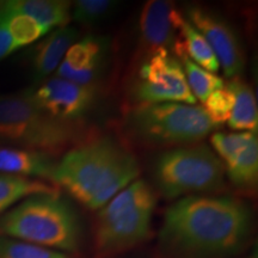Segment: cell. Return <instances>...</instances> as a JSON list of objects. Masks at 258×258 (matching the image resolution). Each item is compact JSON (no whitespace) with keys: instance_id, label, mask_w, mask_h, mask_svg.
<instances>
[{"instance_id":"6da1fadb","label":"cell","mask_w":258,"mask_h":258,"mask_svg":"<svg viewBox=\"0 0 258 258\" xmlns=\"http://www.w3.org/2000/svg\"><path fill=\"white\" fill-rule=\"evenodd\" d=\"M253 214L230 195L180 198L164 213L160 249L170 258H227L249 241Z\"/></svg>"},{"instance_id":"7a4b0ae2","label":"cell","mask_w":258,"mask_h":258,"mask_svg":"<svg viewBox=\"0 0 258 258\" xmlns=\"http://www.w3.org/2000/svg\"><path fill=\"white\" fill-rule=\"evenodd\" d=\"M140 165L129 148L111 135L91 137L63 153L54 184L80 205L99 211L121 190L138 179Z\"/></svg>"},{"instance_id":"3957f363","label":"cell","mask_w":258,"mask_h":258,"mask_svg":"<svg viewBox=\"0 0 258 258\" xmlns=\"http://www.w3.org/2000/svg\"><path fill=\"white\" fill-rule=\"evenodd\" d=\"M0 235L74 252L83 239V224L76 208L59 191L36 194L0 215Z\"/></svg>"},{"instance_id":"277c9868","label":"cell","mask_w":258,"mask_h":258,"mask_svg":"<svg viewBox=\"0 0 258 258\" xmlns=\"http://www.w3.org/2000/svg\"><path fill=\"white\" fill-rule=\"evenodd\" d=\"M90 139L85 124L51 117L23 92L0 95V146L25 148L57 157Z\"/></svg>"},{"instance_id":"5b68a950","label":"cell","mask_w":258,"mask_h":258,"mask_svg":"<svg viewBox=\"0 0 258 258\" xmlns=\"http://www.w3.org/2000/svg\"><path fill=\"white\" fill-rule=\"evenodd\" d=\"M157 206V194L145 179H135L98 211L95 247L110 257L138 246L148 238Z\"/></svg>"},{"instance_id":"8992f818","label":"cell","mask_w":258,"mask_h":258,"mask_svg":"<svg viewBox=\"0 0 258 258\" xmlns=\"http://www.w3.org/2000/svg\"><path fill=\"white\" fill-rule=\"evenodd\" d=\"M218 128L202 106L182 103L133 105L123 118L124 133L146 147L199 144Z\"/></svg>"},{"instance_id":"52a82bcc","label":"cell","mask_w":258,"mask_h":258,"mask_svg":"<svg viewBox=\"0 0 258 258\" xmlns=\"http://www.w3.org/2000/svg\"><path fill=\"white\" fill-rule=\"evenodd\" d=\"M225 176L224 163L206 144L167 150L152 167L156 189L169 200L221 191Z\"/></svg>"},{"instance_id":"ba28073f","label":"cell","mask_w":258,"mask_h":258,"mask_svg":"<svg viewBox=\"0 0 258 258\" xmlns=\"http://www.w3.org/2000/svg\"><path fill=\"white\" fill-rule=\"evenodd\" d=\"M134 105L182 103L196 105L184 71L172 51L165 48L148 53L129 90Z\"/></svg>"},{"instance_id":"9c48e42d","label":"cell","mask_w":258,"mask_h":258,"mask_svg":"<svg viewBox=\"0 0 258 258\" xmlns=\"http://www.w3.org/2000/svg\"><path fill=\"white\" fill-rule=\"evenodd\" d=\"M22 92L51 117L80 124L97 108L101 96L99 86L80 85L59 77H50Z\"/></svg>"},{"instance_id":"30bf717a","label":"cell","mask_w":258,"mask_h":258,"mask_svg":"<svg viewBox=\"0 0 258 258\" xmlns=\"http://www.w3.org/2000/svg\"><path fill=\"white\" fill-rule=\"evenodd\" d=\"M186 19L201 32L224 70L227 78H237L245 66L244 50L233 28L221 16L202 8L189 6Z\"/></svg>"},{"instance_id":"8fae6325","label":"cell","mask_w":258,"mask_h":258,"mask_svg":"<svg viewBox=\"0 0 258 258\" xmlns=\"http://www.w3.org/2000/svg\"><path fill=\"white\" fill-rule=\"evenodd\" d=\"M111 41L103 35H86L67 50L55 77L88 86H99L110 55Z\"/></svg>"},{"instance_id":"7c38bea8","label":"cell","mask_w":258,"mask_h":258,"mask_svg":"<svg viewBox=\"0 0 258 258\" xmlns=\"http://www.w3.org/2000/svg\"><path fill=\"white\" fill-rule=\"evenodd\" d=\"M175 6L170 2L163 0H151L147 2L141 10L139 18V36L140 43L147 54L158 49L165 48L173 50L178 34L172 23V11Z\"/></svg>"},{"instance_id":"4fadbf2b","label":"cell","mask_w":258,"mask_h":258,"mask_svg":"<svg viewBox=\"0 0 258 258\" xmlns=\"http://www.w3.org/2000/svg\"><path fill=\"white\" fill-rule=\"evenodd\" d=\"M79 40V30L72 25L53 29L42 40L38 41L31 54L32 86L38 85L50 78L56 72L70 47Z\"/></svg>"},{"instance_id":"5bb4252c","label":"cell","mask_w":258,"mask_h":258,"mask_svg":"<svg viewBox=\"0 0 258 258\" xmlns=\"http://www.w3.org/2000/svg\"><path fill=\"white\" fill-rule=\"evenodd\" d=\"M59 160L51 154L25 148L0 146V173L23 177V178L50 180L54 183V175Z\"/></svg>"},{"instance_id":"9a60e30c","label":"cell","mask_w":258,"mask_h":258,"mask_svg":"<svg viewBox=\"0 0 258 258\" xmlns=\"http://www.w3.org/2000/svg\"><path fill=\"white\" fill-rule=\"evenodd\" d=\"M0 5L29 16L50 30L70 24L72 4L64 0H8Z\"/></svg>"},{"instance_id":"2e32d148","label":"cell","mask_w":258,"mask_h":258,"mask_svg":"<svg viewBox=\"0 0 258 258\" xmlns=\"http://www.w3.org/2000/svg\"><path fill=\"white\" fill-rule=\"evenodd\" d=\"M171 18L186 56L208 72L217 73L220 70V64L201 32L176 9L172 11Z\"/></svg>"},{"instance_id":"e0dca14e","label":"cell","mask_w":258,"mask_h":258,"mask_svg":"<svg viewBox=\"0 0 258 258\" xmlns=\"http://www.w3.org/2000/svg\"><path fill=\"white\" fill-rule=\"evenodd\" d=\"M227 86L234 96L233 109L227 121L230 128L239 132L257 133L258 109L252 89L239 77L232 79Z\"/></svg>"},{"instance_id":"ac0fdd59","label":"cell","mask_w":258,"mask_h":258,"mask_svg":"<svg viewBox=\"0 0 258 258\" xmlns=\"http://www.w3.org/2000/svg\"><path fill=\"white\" fill-rule=\"evenodd\" d=\"M226 175L235 189L243 194H253L258 183V139L253 137L250 144L233 163L225 166Z\"/></svg>"},{"instance_id":"d6986e66","label":"cell","mask_w":258,"mask_h":258,"mask_svg":"<svg viewBox=\"0 0 258 258\" xmlns=\"http://www.w3.org/2000/svg\"><path fill=\"white\" fill-rule=\"evenodd\" d=\"M56 191V186L43 180L0 173V215L29 196Z\"/></svg>"},{"instance_id":"ffe728a7","label":"cell","mask_w":258,"mask_h":258,"mask_svg":"<svg viewBox=\"0 0 258 258\" xmlns=\"http://www.w3.org/2000/svg\"><path fill=\"white\" fill-rule=\"evenodd\" d=\"M172 53L179 57L178 60L182 64L183 71H184L185 79L190 91L200 102L203 103L212 92L225 86L224 80L220 77L202 69L186 56L179 38L177 40L175 47H173Z\"/></svg>"},{"instance_id":"44dd1931","label":"cell","mask_w":258,"mask_h":258,"mask_svg":"<svg viewBox=\"0 0 258 258\" xmlns=\"http://www.w3.org/2000/svg\"><path fill=\"white\" fill-rule=\"evenodd\" d=\"M0 11L4 15L6 25L14 38L17 49L30 46L35 42L42 40L51 31L50 29L43 27L29 16L11 11L2 5H0Z\"/></svg>"},{"instance_id":"7402d4cb","label":"cell","mask_w":258,"mask_h":258,"mask_svg":"<svg viewBox=\"0 0 258 258\" xmlns=\"http://www.w3.org/2000/svg\"><path fill=\"white\" fill-rule=\"evenodd\" d=\"M117 5L111 0H78L71 9V21L83 27H95L110 17Z\"/></svg>"},{"instance_id":"603a6c76","label":"cell","mask_w":258,"mask_h":258,"mask_svg":"<svg viewBox=\"0 0 258 258\" xmlns=\"http://www.w3.org/2000/svg\"><path fill=\"white\" fill-rule=\"evenodd\" d=\"M257 133L239 132V133H214L211 137L212 150L219 157L225 166L233 163L235 158L245 150Z\"/></svg>"},{"instance_id":"cb8c5ba5","label":"cell","mask_w":258,"mask_h":258,"mask_svg":"<svg viewBox=\"0 0 258 258\" xmlns=\"http://www.w3.org/2000/svg\"><path fill=\"white\" fill-rule=\"evenodd\" d=\"M0 258H72L67 253L0 235Z\"/></svg>"},{"instance_id":"d4e9b609","label":"cell","mask_w":258,"mask_h":258,"mask_svg":"<svg viewBox=\"0 0 258 258\" xmlns=\"http://www.w3.org/2000/svg\"><path fill=\"white\" fill-rule=\"evenodd\" d=\"M234 104L233 92L228 89L227 85L224 88L215 90L207 97L203 102V110L208 115L213 123L220 127L222 123L228 121L230 118L232 109Z\"/></svg>"},{"instance_id":"484cf974","label":"cell","mask_w":258,"mask_h":258,"mask_svg":"<svg viewBox=\"0 0 258 258\" xmlns=\"http://www.w3.org/2000/svg\"><path fill=\"white\" fill-rule=\"evenodd\" d=\"M14 38H12L10 30L6 25V21L4 15L0 11V61L4 60L15 51H17Z\"/></svg>"},{"instance_id":"4316f807","label":"cell","mask_w":258,"mask_h":258,"mask_svg":"<svg viewBox=\"0 0 258 258\" xmlns=\"http://www.w3.org/2000/svg\"><path fill=\"white\" fill-rule=\"evenodd\" d=\"M254 258H256V257H254Z\"/></svg>"}]
</instances>
